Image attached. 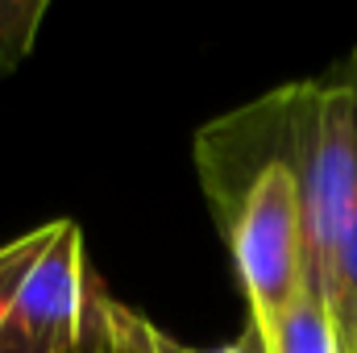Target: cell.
Here are the masks:
<instances>
[{"mask_svg":"<svg viewBox=\"0 0 357 353\" xmlns=\"http://www.w3.org/2000/svg\"><path fill=\"white\" fill-rule=\"evenodd\" d=\"M291 163L303 212V291L333 303L337 258L357 200V80L349 67L316 84H295Z\"/></svg>","mask_w":357,"mask_h":353,"instance_id":"6da1fadb","label":"cell"},{"mask_svg":"<svg viewBox=\"0 0 357 353\" xmlns=\"http://www.w3.org/2000/svg\"><path fill=\"white\" fill-rule=\"evenodd\" d=\"M104 283L91 274L84 229L46 220L0 246V353H79L100 320Z\"/></svg>","mask_w":357,"mask_h":353,"instance_id":"7a4b0ae2","label":"cell"},{"mask_svg":"<svg viewBox=\"0 0 357 353\" xmlns=\"http://www.w3.org/2000/svg\"><path fill=\"white\" fill-rule=\"evenodd\" d=\"M212 208L250 303V329L266 333L303 291V212L291 163V117L278 146L233 187L212 195Z\"/></svg>","mask_w":357,"mask_h":353,"instance_id":"3957f363","label":"cell"},{"mask_svg":"<svg viewBox=\"0 0 357 353\" xmlns=\"http://www.w3.org/2000/svg\"><path fill=\"white\" fill-rule=\"evenodd\" d=\"M258 337L266 353H341L328 303H320L307 291H299V299Z\"/></svg>","mask_w":357,"mask_h":353,"instance_id":"277c9868","label":"cell"},{"mask_svg":"<svg viewBox=\"0 0 357 353\" xmlns=\"http://www.w3.org/2000/svg\"><path fill=\"white\" fill-rule=\"evenodd\" d=\"M154 333H158V324H150L129 303L104 295L96 337H91V353H158L154 350Z\"/></svg>","mask_w":357,"mask_h":353,"instance_id":"5b68a950","label":"cell"},{"mask_svg":"<svg viewBox=\"0 0 357 353\" xmlns=\"http://www.w3.org/2000/svg\"><path fill=\"white\" fill-rule=\"evenodd\" d=\"M357 80V54L349 63ZM333 324H337V341L341 353H357V200H354V220H349V233H345V246H341V258H337V278H333Z\"/></svg>","mask_w":357,"mask_h":353,"instance_id":"8992f818","label":"cell"},{"mask_svg":"<svg viewBox=\"0 0 357 353\" xmlns=\"http://www.w3.org/2000/svg\"><path fill=\"white\" fill-rule=\"evenodd\" d=\"M42 17L46 0H0V75L29 59Z\"/></svg>","mask_w":357,"mask_h":353,"instance_id":"52a82bcc","label":"cell"},{"mask_svg":"<svg viewBox=\"0 0 357 353\" xmlns=\"http://www.w3.org/2000/svg\"><path fill=\"white\" fill-rule=\"evenodd\" d=\"M154 350L158 353H266L262 350V337L254 333V329H245L237 341H229V345H216V350H195V345H183V341H175L171 333H154Z\"/></svg>","mask_w":357,"mask_h":353,"instance_id":"ba28073f","label":"cell"},{"mask_svg":"<svg viewBox=\"0 0 357 353\" xmlns=\"http://www.w3.org/2000/svg\"><path fill=\"white\" fill-rule=\"evenodd\" d=\"M91 337H96V329H91ZM79 353H91V341H88V345H84V350H79Z\"/></svg>","mask_w":357,"mask_h":353,"instance_id":"9c48e42d","label":"cell"}]
</instances>
